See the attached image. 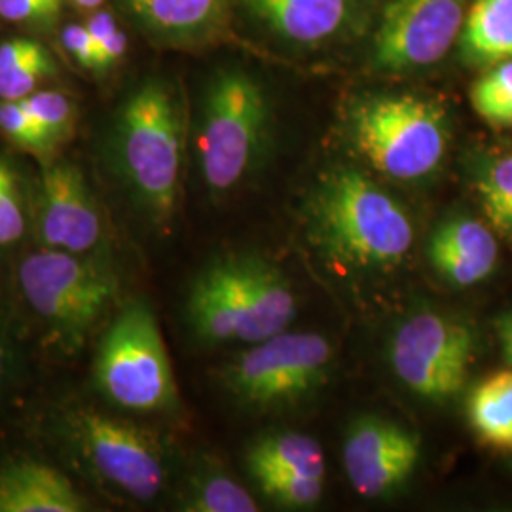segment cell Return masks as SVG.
<instances>
[{"instance_id": "cell-2", "label": "cell", "mask_w": 512, "mask_h": 512, "mask_svg": "<svg viewBox=\"0 0 512 512\" xmlns=\"http://www.w3.org/2000/svg\"><path fill=\"white\" fill-rule=\"evenodd\" d=\"M270 139L272 97L266 82L239 61L207 71L188 126V148L207 194L224 198L247 183Z\"/></svg>"}, {"instance_id": "cell-26", "label": "cell", "mask_w": 512, "mask_h": 512, "mask_svg": "<svg viewBox=\"0 0 512 512\" xmlns=\"http://www.w3.org/2000/svg\"><path fill=\"white\" fill-rule=\"evenodd\" d=\"M471 105L494 128L512 126V61L486 67L471 86Z\"/></svg>"}, {"instance_id": "cell-21", "label": "cell", "mask_w": 512, "mask_h": 512, "mask_svg": "<svg viewBox=\"0 0 512 512\" xmlns=\"http://www.w3.org/2000/svg\"><path fill=\"white\" fill-rule=\"evenodd\" d=\"M245 465L251 476L283 471L325 478L327 473L321 444L302 433H275L260 437L247 450Z\"/></svg>"}, {"instance_id": "cell-23", "label": "cell", "mask_w": 512, "mask_h": 512, "mask_svg": "<svg viewBox=\"0 0 512 512\" xmlns=\"http://www.w3.org/2000/svg\"><path fill=\"white\" fill-rule=\"evenodd\" d=\"M471 177L488 226L512 243V154H484L471 165Z\"/></svg>"}, {"instance_id": "cell-17", "label": "cell", "mask_w": 512, "mask_h": 512, "mask_svg": "<svg viewBox=\"0 0 512 512\" xmlns=\"http://www.w3.org/2000/svg\"><path fill=\"white\" fill-rule=\"evenodd\" d=\"M427 255L446 281L456 287H473L494 272L499 245L494 230L484 222L454 217L435 228Z\"/></svg>"}, {"instance_id": "cell-33", "label": "cell", "mask_w": 512, "mask_h": 512, "mask_svg": "<svg viewBox=\"0 0 512 512\" xmlns=\"http://www.w3.org/2000/svg\"><path fill=\"white\" fill-rule=\"evenodd\" d=\"M495 332L503 359L507 361L509 368H512V311H507L495 319Z\"/></svg>"}, {"instance_id": "cell-3", "label": "cell", "mask_w": 512, "mask_h": 512, "mask_svg": "<svg viewBox=\"0 0 512 512\" xmlns=\"http://www.w3.org/2000/svg\"><path fill=\"white\" fill-rule=\"evenodd\" d=\"M310 241L336 266L389 270L414 245L403 203L361 169L336 165L311 190L306 205Z\"/></svg>"}, {"instance_id": "cell-8", "label": "cell", "mask_w": 512, "mask_h": 512, "mask_svg": "<svg viewBox=\"0 0 512 512\" xmlns=\"http://www.w3.org/2000/svg\"><path fill=\"white\" fill-rule=\"evenodd\" d=\"M93 387L105 403L131 414H165L179 389L152 308L129 300L105 325L93 359Z\"/></svg>"}, {"instance_id": "cell-1", "label": "cell", "mask_w": 512, "mask_h": 512, "mask_svg": "<svg viewBox=\"0 0 512 512\" xmlns=\"http://www.w3.org/2000/svg\"><path fill=\"white\" fill-rule=\"evenodd\" d=\"M188 110L177 78L150 71L118 99L97 135L101 173L158 230L169 228L181 202Z\"/></svg>"}, {"instance_id": "cell-30", "label": "cell", "mask_w": 512, "mask_h": 512, "mask_svg": "<svg viewBox=\"0 0 512 512\" xmlns=\"http://www.w3.org/2000/svg\"><path fill=\"white\" fill-rule=\"evenodd\" d=\"M253 480L268 499L289 509L313 507L325 490V478L294 475L283 471L258 473L253 476Z\"/></svg>"}, {"instance_id": "cell-25", "label": "cell", "mask_w": 512, "mask_h": 512, "mask_svg": "<svg viewBox=\"0 0 512 512\" xmlns=\"http://www.w3.org/2000/svg\"><path fill=\"white\" fill-rule=\"evenodd\" d=\"M21 103L35 116L57 150L73 141L80 120V107L73 93L59 86H48L21 99Z\"/></svg>"}, {"instance_id": "cell-16", "label": "cell", "mask_w": 512, "mask_h": 512, "mask_svg": "<svg viewBox=\"0 0 512 512\" xmlns=\"http://www.w3.org/2000/svg\"><path fill=\"white\" fill-rule=\"evenodd\" d=\"M92 503L61 469L31 456L0 461V512H86Z\"/></svg>"}, {"instance_id": "cell-7", "label": "cell", "mask_w": 512, "mask_h": 512, "mask_svg": "<svg viewBox=\"0 0 512 512\" xmlns=\"http://www.w3.org/2000/svg\"><path fill=\"white\" fill-rule=\"evenodd\" d=\"M348 137L374 171L393 181L416 183L444 164L452 122L440 101L420 93H365L349 107Z\"/></svg>"}, {"instance_id": "cell-12", "label": "cell", "mask_w": 512, "mask_h": 512, "mask_svg": "<svg viewBox=\"0 0 512 512\" xmlns=\"http://www.w3.org/2000/svg\"><path fill=\"white\" fill-rule=\"evenodd\" d=\"M382 0H234L262 37L296 54H323L368 38Z\"/></svg>"}, {"instance_id": "cell-22", "label": "cell", "mask_w": 512, "mask_h": 512, "mask_svg": "<svg viewBox=\"0 0 512 512\" xmlns=\"http://www.w3.org/2000/svg\"><path fill=\"white\" fill-rule=\"evenodd\" d=\"M467 416L484 444L512 450V368L486 376L469 395Z\"/></svg>"}, {"instance_id": "cell-29", "label": "cell", "mask_w": 512, "mask_h": 512, "mask_svg": "<svg viewBox=\"0 0 512 512\" xmlns=\"http://www.w3.org/2000/svg\"><path fill=\"white\" fill-rule=\"evenodd\" d=\"M67 0H0V23L25 35H55L65 21Z\"/></svg>"}, {"instance_id": "cell-27", "label": "cell", "mask_w": 512, "mask_h": 512, "mask_svg": "<svg viewBox=\"0 0 512 512\" xmlns=\"http://www.w3.org/2000/svg\"><path fill=\"white\" fill-rule=\"evenodd\" d=\"M86 25L90 27L101 63V80L116 73L128 59V23L109 6H103L92 14H86Z\"/></svg>"}, {"instance_id": "cell-19", "label": "cell", "mask_w": 512, "mask_h": 512, "mask_svg": "<svg viewBox=\"0 0 512 512\" xmlns=\"http://www.w3.org/2000/svg\"><path fill=\"white\" fill-rule=\"evenodd\" d=\"M456 50L469 67L512 61V0H473Z\"/></svg>"}, {"instance_id": "cell-20", "label": "cell", "mask_w": 512, "mask_h": 512, "mask_svg": "<svg viewBox=\"0 0 512 512\" xmlns=\"http://www.w3.org/2000/svg\"><path fill=\"white\" fill-rule=\"evenodd\" d=\"M35 177L10 154L0 152V256L12 255L33 239Z\"/></svg>"}, {"instance_id": "cell-18", "label": "cell", "mask_w": 512, "mask_h": 512, "mask_svg": "<svg viewBox=\"0 0 512 512\" xmlns=\"http://www.w3.org/2000/svg\"><path fill=\"white\" fill-rule=\"evenodd\" d=\"M61 78V61L42 38L16 35L0 40V101H21L57 86Z\"/></svg>"}, {"instance_id": "cell-14", "label": "cell", "mask_w": 512, "mask_h": 512, "mask_svg": "<svg viewBox=\"0 0 512 512\" xmlns=\"http://www.w3.org/2000/svg\"><path fill=\"white\" fill-rule=\"evenodd\" d=\"M116 12L152 46L200 54L234 38V0H116Z\"/></svg>"}, {"instance_id": "cell-15", "label": "cell", "mask_w": 512, "mask_h": 512, "mask_svg": "<svg viewBox=\"0 0 512 512\" xmlns=\"http://www.w3.org/2000/svg\"><path fill=\"white\" fill-rule=\"evenodd\" d=\"M421 459L420 439L395 421L363 416L349 425L344 469L353 490L366 499L397 492Z\"/></svg>"}, {"instance_id": "cell-34", "label": "cell", "mask_w": 512, "mask_h": 512, "mask_svg": "<svg viewBox=\"0 0 512 512\" xmlns=\"http://www.w3.org/2000/svg\"><path fill=\"white\" fill-rule=\"evenodd\" d=\"M67 2H71L76 10H80L84 14H92L95 10L109 4V0H67Z\"/></svg>"}, {"instance_id": "cell-10", "label": "cell", "mask_w": 512, "mask_h": 512, "mask_svg": "<svg viewBox=\"0 0 512 512\" xmlns=\"http://www.w3.org/2000/svg\"><path fill=\"white\" fill-rule=\"evenodd\" d=\"M473 0H382L366 65L380 74L427 71L458 46Z\"/></svg>"}, {"instance_id": "cell-28", "label": "cell", "mask_w": 512, "mask_h": 512, "mask_svg": "<svg viewBox=\"0 0 512 512\" xmlns=\"http://www.w3.org/2000/svg\"><path fill=\"white\" fill-rule=\"evenodd\" d=\"M0 135L12 147L35 156L37 160L59 154L35 116L21 101H0Z\"/></svg>"}, {"instance_id": "cell-13", "label": "cell", "mask_w": 512, "mask_h": 512, "mask_svg": "<svg viewBox=\"0 0 512 512\" xmlns=\"http://www.w3.org/2000/svg\"><path fill=\"white\" fill-rule=\"evenodd\" d=\"M475 357L471 330L437 311L404 319L389 344L395 376L425 401H446L465 385Z\"/></svg>"}, {"instance_id": "cell-11", "label": "cell", "mask_w": 512, "mask_h": 512, "mask_svg": "<svg viewBox=\"0 0 512 512\" xmlns=\"http://www.w3.org/2000/svg\"><path fill=\"white\" fill-rule=\"evenodd\" d=\"M33 239L44 249L114 260L103 205L82 167L59 154L38 160Z\"/></svg>"}, {"instance_id": "cell-31", "label": "cell", "mask_w": 512, "mask_h": 512, "mask_svg": "<svg viewBox=\"0 0 512 512\" xmlns=\"http://www.w3.org/2000/svg\"><path fill=\"white\" fill-rule=\"evenodd\" d=\"M55 38L63 57L71 61L76 69L93 78H101L99 50L86 21H63L55 31Z\"/></svg>"}, {"instance_id": "cell-9", "label": "cell", "mask_w": 512, "mask_h": 512, "mask_svg": "<svg viewBox=\"0 0 512 512\" xmlns=\"http://www.w3.org/2000/svg\"><path fill=\"white\" fill-rule=\"evenodd\" d=\"M332 349L317 332H279L251 344L220 370V384L241 404L274 408L293 403L329 376Z\"/></svg>"}, {"instance_id": "cell-32", "label": "cell", "mask_w": 512, "mask_h": 512, "mask_svg": "<svg viewBox=\"0 0 512 512\" xmlns=\"http://www.w3.org/2000/svg\"><path fill=\"white\" fill-rule=\"evenodd\" d=\"M19 357L10 329L0 313V404L6 401L18 380Z\"/></svg>"}, {"instance_id": "cell-24", "label": "cell", "mask_w": 512, "mask_h": 512, "mask_svg": "<svg viewBox=\"0 0 512 512\" xmlns=\"http://www.w3.org/2000/svg\"><path fill=\"white\" fill-rule=\"evenodd\" d=\"M186 512H256L258 503L238 480L219 469H200L188 478L179 497Z\"/></svg>"}, {"instance_id": "cell-5", "label": "cell", "mask_w": 512, "mask_h": 512, "mask_svg": "<svg viewBox=\"0 0 512 512\" xmlns=\"http://www.w3.org/2000/svg\"><path fill=\"white\" fill-rule=\"evenodd\" d=\"M18 291L52 346L76 355L120 308V275L109 258L35 247L19 258Z\"/></svg>"}, {"instance_id": "cell-4", "label": "cell", "mask_w": 512, "mask_h": 512, "mask_svg": "<svg viewBox=\"0 0 512 512\" xmlns=\"http://www.w3.org/2000/svg\"><path fill=\"white\" fill-rule=\"evenodd\" d=\"M296 315L291 283L274 264L228 255L207 264L186 298V321L203 344H256L287 330Z\"/></svg>"}, {"instance_id": "cell-6", "label": "cell", "mask_w": 512, "mask_h": 512, "mask_svg": "<svg viewBox=\"0 0 512 512\" xmlns=\"http://www.w3.org/2000/svg\"><path fill=\"white\" fill-rule=\"evenodd\" d=\"M52 429L63 452L101 492L131 503H150L164 492V448L139 423L90 404H69L55 412Z\"/></svg>"}]
</instances>
